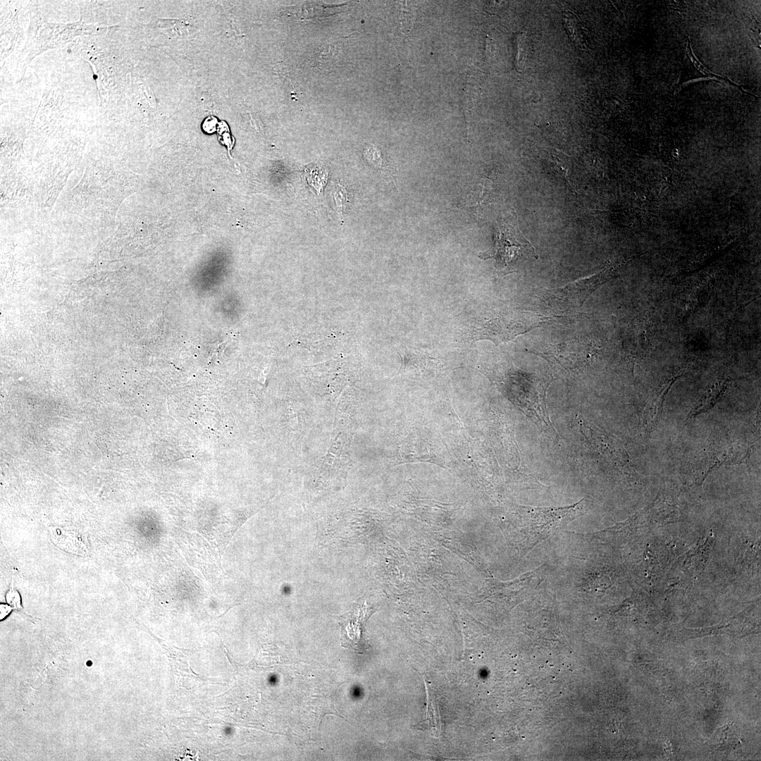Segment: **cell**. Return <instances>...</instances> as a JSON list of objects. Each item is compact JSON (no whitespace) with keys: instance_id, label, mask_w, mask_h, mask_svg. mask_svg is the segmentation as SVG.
Instances as JSON below:
<instances>
[{"instance_id":"obj_1","label":"cell","mask_w":761,"mask_h":761,"mask_svg":"<svg viewBox=\"0 0 761 761\" xmlns=\"http://www.w3.org/2000/svg\"><path fill=\"white\" fill-rule=\"evenodd\" d=\"M552 321V318L532 312H500L478 321L471 335L475 340H489L498 345Z\"/></svg>"},{"instance_id":"obj_2","label":"cell","mask_w":761,"mask_h":761,"mask_svg":"<svg viewBox=\"0 0 761 761\" xmlns=\"http://www.w3.org/2000/svg\"><path fill=\"white\" fill-rule=\"evenodd\" d=\"M584 505V499H582L572 505L562 507H525L524 510L528 525L530 550L581 515Z\"/></svg>"},{"instance_id":"obj_3","label":"cell","mask_w":761,"mask_h":761,"mask_svg":"<svg viewBox=\"0 0 761 761\" xmlns=\"http://www.w3.org/2000/svg\"><path fill=\"white\" fill-rule=\"evenodd\" d=\"M494 258L496 268L505 273L514 271L516 264L531 257L538 259L534 247L520 233L517 228L502 225L498 230L495 247L482 256Z\"/></svg>"},{"instance_id":"obj_4","label":"cell","mask_w":761,"mask_h":761,"mask_svg":"<svg viewBox=\"0 0 761 761\" xmlns=\"http://www.w3.org/2000/svg\"><path fill=\"white\" fill-rule=\"evenodd\" d=\"M605 273L604 269L564 286L547 290L546 297L562 307H581L589 296L603 283Z\"/></svg>"},{"instance_id":"obj_5","label":"cell","mask_w":761,"mask_h":761,"mask_svg":"<svg viewBox=\"0 0 761 761\" xmlns=\"http://www.w3.org/2000/svg\"><path fill=\"white\" fill-rule=\"evenodd\" d=\"M371 614L366 605L355 603L352 610L337 617L340 626V640L342 647L358 653H363L369 647L364 636V624Z\"/></svg>"},{"instance_id":"obj_6","label":"cell","mask_w":761,"mask_h":761,"mask_svg":"<svg viewBox=\"0 0 761 761\" xmlns=\"http://www.w3.org/2000/svg\"><path fill=\"white\" fill-rule=\"evenodd\" d=\"M588 344L570 341L550 345L545 350L536 354L569 373L588 362L592 354Z\"/></svg>"},{"instance_id":"obj_7","label":"cell","mask_w":761,"mask_h":761,"mask_svg":"<svg viewBox=\"0 0 761 761\" xmlns=\"http://www.w3.org/2000/svg\"><path fill=\"white\" fill-rule=\"evenodd\" d=\"M562 22L571 41L581 48H586L587 38L585 29L578 16L572 11H565L562 14Z\"/></svg>"},{"instance_id":"obj_8","label":"cell","mask_w":761,"mask_h":761,"mask_svg":"<svg viewBox=\"0 0 761 761\" xmlns=\"http://www.w3.org/2000/svg\"><path fill=\"white\" fill-rule=\"evenodd\" d=\"M515 67L519 72H522L525 69L529 52V42L526 33L517 32L515 36Z\"/></svg>"},{"instance_id":"obj_9","label":"cell","mask_w":761,"mask_h":761,"mask_svg":"<svg viewBox=\"0 0 761 761\" xmlns=\"http://www.w3.org/2000/svg\"><path fill=\"white\" fill-rule=\"evenodd\" d=\"M6 601L8 604L14 610H22L20 596L18 592L14 588L13 583L12 581L10 588L6 595Z\"/></svg>"},{"instance_id":"obj_10","label":"cell","mask_w":761,"mask_h":761,"mask_svg":"<svg viewBox=\"0 0 761 761\" xmlns=\"http://www.w3.org/2000/svg\"><path fill=\"white\" fill-rule=\"evenodd\" d=\"M404 8V9L402 12L401 23L402 29L403 30L402 32L406 31L407 32H408L412 27L415 14L414 11L412 6L411 8H409V9H408L409 8L407 7Z\"/></svg>"},{"instance_id":"obj_11","label":"cell","mask_w":761,"mask_h":761,"mask_svg":"<svg viewBox=\"0 0 761 761\" xmlns=\"http://www.w3.org/2000/svg\"><path fill=\"white\" fill-rule=\"evenodd\" d=\"M11 609H12V607L9 605H4V604H1V605H0V610H1V615H0L1 617H1V620L4 619L10 613Z\"/></svg>"}]
</instances>
